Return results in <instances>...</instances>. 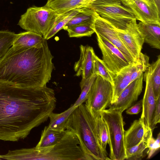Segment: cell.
I'll return each instance as SVG.
<instances>
[{"instance_id": "cell-1", "label": "cell", "mask_w": 160, "mask_h": 160, "mask_svg": "<svg viewBox=\"0 0 160 160\" xmlns=\"http://www.w3.org/2000/svg\"><path fill=\"white\" fill-rule=\"evenodd\" d=\"M54 90L0 83V140L24 139L46 122L54 110Z\"/></svg>"}, {"instance_id": "cell-2", "label": "cell", "mask_w": 160, "mask_h": 160, "mask_svg": "<svg viewBox=\"0 0 160 160\" xmlns=\"http://www.w3.org/2000/svg\"><path fill=\"white\" fill-rule=\"evenodd\" d=\"M47 40L29 48L11 47L0 58V83L27 87L47 86L54 66Z\"/></svg>"}, {"instance_id": "cell-3", "label": "cell", "mask_w": 160, "mask_h": 160, "mask_svg": "<svg viewBox=\"0 0 160 160\" xmlns=\"http://www.w3.org/2000/svg\"><path fill=\"white\" fill-rule=\"evenodd\" d=\"M65 129L77 136L86 160H110L100 146L95 118L85 104L75 108L67 120Z\"/></svg>"}, {"instance_id": "cell-4", "label": "cell", "mask_w": 160, "mask_h": 160, "mask_svg": "<svg viewBox=\"0 0 160 160\" xmlns=\"http://www.w3.org/2000/svg\"><path fill=\"white\" fill-rule=\"evenodd\" d=\"M13 157L21 160H86L77 136L68 129L65 130L62 138L54 145L15 150Z\"/></svg>"}, {"instance_id": "cell-5", "label": "cell", "mask_w": 160, "mask_h": 160, "mask_svg": "<svg viewBox=\"0 0 160 160\" xmlns=\"http://www.w3.org/2000/svg\"><path fill=\"white\" fill-rule=\"evenodd\" d=\"M100 113L108 128L110 160L126 159L124 122L122 112L118 110L108 109L101 111Z\"/></svg>"}, {"instance_id": "cell-6", "label": "cell", "mask_w": 160, "mask_h": 160, "mask_svg": "<svg viewBox=\"0 0 160 160\" xmlns=\"http://www.w3.org/2000/svg\"><path fill=\"white\" fill-rule=\"evenodd\" d=\"M58 14L46 4L41 7L33 6L21 16L18 25L27 31L41 34L44 38L53 27Z\"/></svg>"}, {"instance_id": "cell-7", "label": "cell", "mask_w": 160, "mask_h": 160, "mask_svg": "<svg viewBox=\"0 0 160 160\" xmlns=\"http://www.w3.org/2000/svg\"><path fill=\"white\" fill-rule=\"evenodd\" d=\"M113 86L99 75L97 76L90 88L85 105L94 117L111 104Z\"/></svg>"}, {"instance_id": "cell-8", "label": "cell", "mask_w": 160, "mask_h": 160, "mask_svg": "<svg viewBox=\"0 0 160 160\" xmlns=\"http://www.w3.org/2000/svg\"><path fill=\"white\" fill-rule=\"evenodd\" d=\"M98 44L102 55V60L114 77L129 63L120 50L104 38L97 35Z\"/></svg>"}, {"instance_id": "cell-9", "label": "cell", "mask_w": 160, "mask_h": 160, "mask_svg": "<svg viewBox=\"0 0 160 160\" xmlns=\"http://www.w3.org/2000/svg\"><path fill=\"white\" fill-rule=\"evenodd\" d=\"M92 28L97 35L104 38L118 49L129 63L136 62L137 60L123 43L117 31L95 12L93 15Z\"/></svg>"}, {"instance_id": "cell-10", "label": "cell", "mask_w": 160, "mask_h": 160, "mask_svg": "<svg viewBox=\"0 0 160 160\" xmlns=\"http://www.w3.org/2000/svg\"><path fill=\"white\" fill-rule=\"evenodd\" d=\"M133 12L136 20L145 23H160L159 9L155 0H121Z\"/></svg>"}, {"instance_id": "cell-11", "label": "cell", "mask_w": 160, "mask_h": 160, "mask_svg": "<svg viewBox=\"0 0 160 160\" xmlns=\"http://www.w3.org/2000/svg\"><path fill=\"white\" fill-rule=\"evenodd\" d=\"M146 87L142 99V113L140 118L143 126L152 129V122L155 112L156 100L152 87L149 69L145 72L143 77Z\"/></svg>"}, {"instance_id": "cell-12", "label": "cell", "mask_w": 160, "mask_h": 160, "mask_svg": "<svg viewBox=\"0 0 160 160\" xmlns=\"http://www.w3.org/2000/svg\"><path fill=\"white\" fill-rule=\"evenodd\" d=\"M143 77V73L131 82L122 92L116 102L109 106L108 109L123 112L131 107L142 92Z\"/></svg>"}, {"instance_id": "cell-13", "label": "cell", "mask_w": 160, "mask_h": 160, "mask_svg": "<svg viewBox=\"0 0 160 160\" xmlns=\"http://www.w3.org/2000/svg\"><path fill=\"white\" fill-rule=\"evenodd\" d=\"M136 19H133L125 31H116L122 42L133 57H139L144 43L143 39L137 26Z\"/></svg>"}, {"instance_id": "cell-14", "label": "cell", "mask_w": 160, "mask_h": 160, "mask_svg": "<svg viewBox=\"0 0 160 160\" xmlns=\"http://www.w3.org/2000/svg\"><path fill=\"white\" fill-rule=\"evenodd\" d=\"M79 47L80 57L75 63L74 69L77 76H81L82 79H86L93 75L92 58L94 52L93 48L90 46L81 45Z\"/></svg>"}, {"instance_id": "cell-15", "label": "cell", "mask_w": 160, "mask_h": 160, "mask_svg": "<svg viewBox=\"0 0 160 160\" xmlns=\"http://www.w3.org/2000/svg\"><path fill=\"white\" fill-rule=\"evenodd\" d=\"M121 3H115L105 6L86 5L83 7L93 9L101 17L105 16L119 17L136 19L132 10L122 5Z\"/></svg>"}, {"instance_id": "cell-16", "label": "cell", "mask_w": 160, "mask_h": 160, "mask_svg": "<svg viewBox=\"0 0 160 160\" xmlns=\"http://www.w3.org/2000/svg\"><path fill=\"white\" fill-rule=\"evenodd\" d=\"M137 28L142 36L144 42L153 48L160 49V23H145L140 21Z\"/></svg>"}, {"instance_id": "cell-17", "label": "cell", "mask_w": 160, "mask_h": 160, "mask_svg": "<svg viewBox=\"0 0 160 160\" xmlns=\"http://www.w3.org/2000/svg\"><path fill=\"white\" fill-rule=\"evenodd\" d=\"M136 62L123 68L113 78V95L111 104L116 102L122 92L132 82L131 75Z\"/></svg>"}, {"instance_id": "cell-18", "label": "cell", "mask_w": 160, "mask_h": 160, "mask_svg": "<svg viewBox=\"0 0 160 160\" xmlns=\"http://www.w3.org/2000/svg\"><path fill=\"white\" fill-rule=\"evenodd\" d=\"M144 132L145 128L140 119L134 121L129 128L124 131L126 149L138 144L142 139Z\"/></svg>"}, {"instance_id": "cell-19", "label": "cell", "mask_w": 160, "mask_h": 160, "mask_svg": "<svg viewBox=\"0 0 160 160\" xmlns=\"http://www.w3.org/2000/svg\"><path fill=\"white\" fill-rule=\"evenodd\" d=\"M45 39L41 34L26 31L17 34L12 46L26 48L36 47L41 45Z\"/></svg>"}, {"instance_id": "cell-20", "label": "cell", "mask_w": 160, "mask_h": 160, "mask_svg": "<svg viewBox=\"0 0 160 160\" xmlns=\"http://www.w3.org/2000/svg\"><path fill=\"white\" fill-rule=\"evenodd\" d=\"M145 128V132L141 141L137 145L126 149V159L141 160L144 157V152L148 148V142L152 136L153 131L150 128Z\"/></svg>"}, {"instance_id": "cell-21", "label": "cell", "mask_w": 160, "mask_h": 160, "mask_svg": "<svg viewBox=\"0 0 160 160\" xmlns=\"http://www.w3.org/2000/svg\"><path fill=\"white\" fill-rule=\"evenodd\" d=\"M65 130L59 131L50 129L48 126L45 127L42 132L40 140L35 148L40 149L55 145L62 138Z\"/></svg>"}, {"instance_id": "cell-22", "label": "cell", "mask_w": 160, "mask_h": 160, "mask_svg": "<svg viewBox=\"0 0 160 160\" xmlns=\"http://www.w3.org/2000/svg\"><path fill=\"white\" fill-rule=\"evenodd\" d=\"M75 108L72 105L61 113L52 112L49 116L50 121L48 127L52 129L59 131L65 130V125L67 120Z\"/></svg>"}, {"instance_id": "cell-23", "label": "cell", "mask_w": 160, "mask_h": 160, "mask_svg": "<svg viewBox=\"0 0 160 160\" xmlns=\"http://www.w3.org/2000/svg\"><path fill=\"white\" fill-rule=\"evenodd\" d=\"M87 0H52L46 5L59 14L79 8Z\"/></svg>"}, {"instance_id": "cell-24", "label": "cell", "mask_w": 160, "mask_h": 160, "mask_svg": "<svg viewBox=\"0 0 160 160\" xmlns=\"http://www.w3.org/2000/svg\"><path fill=\"white\" fill-rule=\"evenodd\" d=\"M79 10V8H78L59 14L53 27L44 37V38L46 40L49 39L53 37L58 31L62 29L63 27L70 19L78 12Z\"/></svg>"}, {"instance_id": "cell-25", "label": "cell", "mask_w": 160, "mask_h": 160, "mask_svg": "<svg viewBox=\"0 0 160 160\" xmlns=\"http://www.w3.org/2000/svg\"><path fill=\"white\" fill-rule=\"evenodd\" d=\"M93 20L75 25L67 28L69 36L71 38L90 37L95 32L92 28Z\"/></svg>"}, {"instance_id": "cell-26", "label": "cell", "mask_w": 160, "mask_h": 160, "mask_svg": "<svg viewBox=\"0 0 160 160\" xmlns=\"http://www.w3.org/2000/svg\"><path fill=\"white\" fill-rule=\"evenodd\" d=\"M95 12L93 9L88 7L80 8L78 12L70 19L62 29L65 30L70 27L92 21Z\"/></svg>"}, {"instance_id": "cell-27", "label": "cell", "mask_w": 160, "mask_h": 160, "mask_svg": "<svg viewBox=\"0 0 160 160\" xmlns=\"http://www.w3.org/2000/svg\"><path fill=\"white\" fill-rule=\"evenodd\" d=\"M156 100L160 96V55L149 67Z\"/></svg>"}, {"instance_id": "cell-28", "label": "cell", "mask_w": 160, "mask_h": 160, "mask_svg": "<svg viewBox=\"0 0 160 160\" xmlns=\"http://www.w3.org/2000/svg\"><path fill=\"white\" fill-rule=\"evenodd\" d=\"M100 146L103 152L107 154L106 146L108 142V133L107 126L100 112L95 117Z\"/></svg>"}, {"instance_id": "cell-29", "label": "cell", "mask_w": 160, "mask_h": 160, "mask_svg": "<svg viewBox=\"0 0 160 160\" xmlns=\"http://www.w3.org/2000/svg\"><path fill=\"white\" fill-rule=\"evenodd\" d=\"M93 74L99 75L113 85V79L111 74L103 60L95 54H93Z\"/></svg>"}, {"instance_id": "cell-30", "label": "cell", "mask_w": 160, "mask_h": 160, "mask_svg": "<svg viewBox=\"0 0 160 160\" xmlns=\"http://www.w3.org/2000/svg\"><path fill=\"white\" fill-rule=\"evenodd\" d=\"M17 34L8 30L0 31V58L12 46Z\"/></svg>"}, {"instance_id": "cell-31", "label": "cell", "mask_w": 160, "mask_h": 160, "mask_svg": "<svg viewBox=\"0 0 160 160\" xmlns=\"http://www.w3.org/2000/svg\"><path fill=\"white\" fill-rule=\"evenodd\" d=\"M150 64L149 57L141 52L137 59L134 69L131 75L132 82L143 73L148 68Z\"/></svg>"}, {"instance_id": "cell-32", "label": "cell", "mask_w": 160, "mask_h": 160, "mask_svg": "<svg viewBox=\"0 0 160 160\" xmlns=\"http://www.w3.org/2000/svg\"><path fill=\"white\" fill-rule=\"evenodd\" d=\"M97 76V75L93 74L87 79H82L80 84L81 93L78 99L73 104L75 108L86 101L90 88Z\"/></svg>"}, {"instance_id": "cell-33", "label": "cell", "mask_w": 160, "mask_h": 160, "mask_svg": "<svg viewBox=\"0 0 160 160\" xmlns=\"http://www.w3.org/2000/svg\"><path fill=\"white\" fill-rule=\"evenodd\" d=\"M147 159H150L160 148V133L158 134L155 139L152 136L149 139L148 143Z\"/></svg>"}, {"instance_id": "cell-34", "label": "cell", "mask_w": 160, "mask_h": 160, "mask_svg": "<svg viewBox=\"0 0 160 160\" xmlns=\"http://www.w3.org/2000/svg\"><path fill=\"white\" fill-rule=\"evenodd\" d=\"M160 122V96L156 100V106L152 122L153 130L157 124Z\"/></svg>"}, {"instance_id": "cell-35", "label": "cell", "mask_w": 160, "mask_h": 160, "mask_svg": "<svg viewBox=\"0 0 160 160\" xmlns=\"http://www.w3.org/2000/svg\"><path fill=\"white\" fill-rule=\"evenodd\" d=\"M142 107V99L138 101L135 105L127 109L126 113L130 115L136 114L141 111Z\"/></svg>"}, {"instance_id": "cell-36", "label": "cell", "mask_w": 160, "mask_h": 160, "mask_svg": "<svg viewBox=\"0 0 160 160\" xmlns=\"http://www.w3.org/2000/svg\"><path fill=\"white\" fill-rule=\"evenodd\" d=\"M122 3L121 0H96L86 5L94 6H105L113 3Z\"/></svg>"}, {"instance_id": "cell-37", "label": "cell", "mask_w": 160, "mask_h": 160, "mask_svg": "<svg viewBox=\"0 0 160 160\" xmlns=\"http://www.w3.org/2000/svg\"><path fill=\"white\" fill-rule=\"evenodd\" d=\"M96 0H88L85 2L83 5H81L79 7V8H81L83 7L84 6L87 4L91 2Z\"/></svg>"}, {"instance_id": "cell-38", "label": "cell", "mask_w": 160, "mask_h": 160, "mask_svg": "<svg viewBox=\"0 0 160 160\" xmlns=\"http://www.w3.org/2000/svg\"><path fill=\"white\" fill-rule=\"evenodd\" d=\"M52 0H48V1L47 2H50V1H52Z\"/></svg>"}, {"instance_id": "cell-39", "label": "cell", "mask_w": 160, "mask_h": 160, "mask_svg": "<svg viewBox=\"0 0 160 160\" xmlns=\"http://www.w3.org/2000/svg\"><path fill=\"white\" fill-rule=\"evenodd\" d=\"M0 160H1V159L0 155Z\"/></svg>"}]
</instances>
